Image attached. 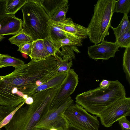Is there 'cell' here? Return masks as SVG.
Here are the masks:
<instances>
[{
  "label": "cell",
  "instance_id": "obj_1",
  "mask_svg": "<svg viewBox=\"0 0 130 130\" xmlns=\"http://www.w3.org/2000/svg\"><path fill=\"white\" fill-rule=\"evenodd\" d=\"M57 61L50 55L40 59H31L28 63L15 68L10 73L0 76L28 97L38 87L58 72Z\"/></svg>",
  "mask_w": 130,
  "mask_h": 130
},
{
  "label": "cell",
  "instance_id": "obj_2",
  "mask_svg": "<svg viewBox=\"0 0 130 130\" xmlns=\"http://www.w3.org/2000/svg\"><path fill=\"white\" fill-rule=\"evenodd\" d=\"M59 88L48 89L33 94V103L19 108L3 127L6 130H35L37 124L47 114Z\"/></svg>",
  "mask_w": 130,
  "mask_h": 130
},
{
  "label": "cell",
  "instance_id": "obj_3",
  "mask_svg": "<svg viewBox=\"0 0 130 130\" xmlns=\"http://www.w3.org/2000/svg\"><path fill=\"white\" fill-rule=\"evenodd\" d=\"M126 95L124 86L116 80L111 81L106 87H99L78 94L75 102L87 111L99 117L104 110Z\"/></svg>",
  "mask_w": 130,
  "mask_h": 130
},
{
  "label": "cell",
  "instance_id": "obj_4",
  "mask_svg": "<svg viewBox=\"0 0 130 130\" xmlns=\"http://www.w3.org/2000/svg\"><path fill=\"white\" fill-rule=\"evenodd\" d=\"M21 9L23 19L22 27L25 32L34 41L47 37L50 19L38 0H28Z\"/></svg>",
  "mask_w": 130,
  "mask_h": 130
},
{
  "label": "cell",
  "instance_id": "obj_5",
  "mask_svg": "<svg viewBox=\"0 0 130 130\" xmlns=\"http://www.w3.org/2000/svg\"><path fill=\"white\" fill-rule=\"evenodd\" d=\"M116 1L98 0L94 5V13L87 28L89 39L95 44L101 42L109 34Z\"/></svg>",
  "mask_w": 130,
  "mask_h": 130
},
{
  "label": "cell",
  "instance_id": "obj_6",
  "mask_svg": "<svg viewBox=\"0 0 130 130\" xmlns=\"http://www.w3.org/2000/svg\"><path fill=\"white\" fill-rule=\"evenodd\" d=\"M63 114L70 126L78 130H99L100 123L97 117L77 104L69 106Z\"/></svg>",
  "mask_w": 130,
  "mask_h": 130
},
{
  "label": "cell",
  "instance_id": "obj_7",
  "mask_svg": "<svg viewBox=\"0 0 130 130\" xmlns=\"http://www.w3.org/2000/svg\"><path fill=\"white\" fill-rule=\"evenodd\" d=\"M73 104V100L70 96L61 106L42 119L34 130H49L53 128L57 130H68L70 125L63 113L69 106Z\"/></svg>",
  "mask_w": 130,
  "mask_h": 130
},
{
  "label": "cell",
  "instance_id": "obj_8",
  "mask_svg": "<svg viewBox=\"0 0 130 130\" xmlns=\"http://www.w3.org/2000/svg\"><path fill=\"white\" fill-rule=\"evenodd\" d=\"M78 75L73 69L67 73L66 77L52 101L47 114L53 111L61 106L75 91L79 81Z\"/></svg>",
  "mask_w": 130,
  "mask_h": 130
},
{
  "label": "cell",
  "instance_id": "obj_9",
  "mask_svg": "<svg viewBox=\"0 0 130 130\" xmlns=\"http://www.w3.org/2000/svg\"><path fill=\"white\" fill-rule=\"evenodd\" d=\"M130 115V98L126 97L117 101L104 110L99 116L102 125L112 126L121 118Z\"/></svg>",
  "mask_w": 130,
  "mask_h": 130
},
{
  "label": "cell",
  "instance_id": "obj_10",
  "mask_svg": "<svg viewBox=\"0 0 130 130\" xmlns=\"http://www.w3.org/2000/svg\"><path fill=\"white\" fill-rule=\"evenodd\" d=\"M18 88L0 76V105L17 107L25 100L19 95Z\"/></svg>",
  "mask_w": 130,
  "mask_h": 130
},
{
  "label": "cell",
  "instance_id": "obj_11",
  "mask_svg": "<svg viewBox=\"0 0 130 130\" xmlns=\"http://www.w3.org/2000/svg\"><path fill=\"white\" fill-rule=\"evenodd\" d=\"M119 48L115 42L104 40L99 44L89 46L88 53L90 58L94 60H107L111 58L114 57L116 52L119 51Z\"/></svg>",
  "mask_w": 130,
  "mask_h": 130
},
{
  "label": "cell",
  "instance_id": "obj_12",
  "mask_svg": "<svg viewBox=\"0 0 130 130\" xmlns=\"http://www.w3.org/2000/svg\"><path fill=\"white\" fill-rule=\"evenodd\" d=\"M22 24V19L8 15L0 22V36L16 35L23 29Z\"/></svg>",
  "mask_w": 130,
  "mask_h": 130
},
{
  "label": "cell",
  "instance_id": "obj_13",
  "mask_svg": "<svg viewBox=\"0 0 130 130\" xmlns=\"http://www.w3.org/2000/svg\"><path fill=\"white\" fill-rule=\"evenodd\" d=\"M57 22L65 31L74 35L78 38L84 40L87 38L88 32L87 28L74 23L70 18Z\"/></svg>",
  "mask_w": 130,
  "mask_h": 130
},
{
  "label": "cell",
  "instance_id": "obj_14",
  "mask_svg": "<svg viewBox=\"0 0 130 130\" xmlns=\"http://www.w3.org/2000/svg\"><path fill=\"white\" fill-rule=\"evenodd\" d=\"M48 25V36L53 42L67 38L80 39L73 35L65 31L56 22L50 19Z\"/></svg>",
  "mask_w": 130,
  "mask_h": 130
},
{
  "label": "cell",
  "instance_id": "obj_15",
  "mask_svg": "<svg viewBox=\"0 0 130 130\" xmlns=\"http://www.w3.org/2000/svg\"><path fill=\"white\" fill-rule=\"evenodd\" d=\"M67 73L64 72H58L49 80L38 87L32 93L30 96L36 92L48 89L59 88L65 79Z\"/></svg>",
  "mask_w": 130,
  "mask_h": 130
},
{
  "label": "cell",
  "instance_id": "obj_16",
  "mask_svg": "<svg viewBox=\"0 0 130 130\" xmlns=\"http://www.w3.org/2000/svg\"><path fill=\"white\" fill-rule=\"evenodd\" d=\"M66 0H38L47 14L51 19L57 10Z\"/></svg>",
  "mask_w": 130,
  "mask_h": 130
},
{
  "label": "cell",
  "instance_id": "obj_17",
  "mask_svg": "<svg viewBox=\"0 0 130 130\" xmlns=\"http://www.w3.org/2000/svg\"><path fill=\"white\" fill-rule=\"evenodd\" d=\"M50 55L45 48L43 39L34 41L29 56L31 59H42Z\"/></svg>",
  "mask_w": 130,
  "mask_h": 130
},
{
  "label": "cell",
  "instance_id": "obj_18",
  "mask_svg": "<svg viewBox=\"0 0 130 130\" xmlns=\"http://www.w3.org/2000/svg\"><path fill=\"white\" fill-rule=\"evenodd\" d=\"M28 0H6L5 13L14 15L28 1Z\"/></svg>",
  "mask_w": 130,
  "mask_h": 130
},
{
  "label": "cell",
  "instance_id": "obj_19",
  "mask_svg": "<svg viewBox=\"0 0 130 130\" xmlns=\"http://www.w3.org/2000/svg\"><path fill=\"white\" fill-rule=\"evenodd\" d=\"M8 40L11 43L17 45L19 47L24 44L34 41L32 38L26 33L23 29L9 39Z\"/></svg>",
  "mask_w": 130,
  "mask_h": 130
},
{
  "label": "cell",
  "instance_id": "obj_20",
  "mask_svg": "<svg viewBox=\"0 0 130 130\" xmlns=\"http://www.w3.org/2000/svg\"><path fill=\"white\" fill-rule=\"evenodd\" d=\"M124 14L121 22L117 27L115 28L112 26L110 27L114 31L116 38L130 31V24L128 14L125 13Z\"/></svg>",
  "mask_w": 130,
  "mask_h": 130
},
{
  "label": "cell",
  "instance_id": "obj_21",
  "mask_svg": "<svg viewBox=\"0 0 130 130\" xmlns=\"http://www.w3.org/2000/svg\"><path fill=\"white\" fill-rule=\"evenodd\" d=\"M24 64L21 60L7 55H3L0 57V68L11 66L15 68Z\"/></svg>",
  "mask_w": 130,
  "mask_h": 130
},
{
  "label": "cell",
  "instance_id": "obj_22",
  "mask_svg": "<svg viewBox=\"0 0 130 130\" xmlns=\"http://www.w3.org/2000/svg\"><path fill=\"white\" fill-rule=\"evenodd\" d=\"M57 61L58 71L67 73L73 65L72 59L67 56H63L62 58L57 54L54 56Z\"/></svg>",
  "mask_w": 130,
  "mask_h": 130
},
{
  "label": "cell",
  "instance_id": "obj_23",
  "mask_svg": "<svg viewBox=\"0 0 130 130\" xmlns=\"http://www.w3.org/2000/svg\"><path fill=\"white\" fill-rule=\"evenodd\" d=\"M83 40L80 39H74L67 38L60 40L56 42H53L55 45L59 54L60 49L63 46L70 45L80 46L82 45V42Z\"/></svg>",
  "mask_w": 130,
  "mask_h": 130
},
{
  "label": "cell",
  "instance_id": "obj_24",
  "mask_svg": "<svg viewBox=\"0 0 130 130\" xmlns=\"http://www.w3.org/2000/svg\"><path fill=\"white\" fill-rule=\"evenodd\" d=\"M69 1L66 0L57 10L51 19L55 21H62L66 18L69 7Z\"/></svg>",
  "mask_w": 130,
  "mask_h": 130
},
{
  "label": "cell",
  "instance_id": "obj_25",
  "mask_svg": "<svg viewBox=\"0 0 130 130\" xmlns=\"http://www.w3.org/2000/svg\"><path fill=\"white\" fill-rule=\"evenodd\" d=\"M122 65L126 79L130 84V46L125 48L123 57Z\"/></svg>",
  "mask_w": 130,
  "mask_h": 130
},
{
  "label": "cell",
  "instance_id": "obj_26",
  "mask_svg": "<svg viewBox=\"0 0 130 130\" xmlns=\"http://www.w3.org/2000/svg\"><path fill=\"white\" fill-rule=\"evenodd\" d=\"M130 10V0H116L114 12L123 13L128 14Z\"/></svg>",
  "mask_w": 130,
  "mask_h": 130
},
{
  "label": "cell",
  "instance_id": "obj_27",
  "mask_svg": "<svg viewBox=\"0 0 130 130\" xmlns=\"http://www.w3.org/2000/svg\"><path fill=\"white\" fill-rule=\"evenodd\" d=\"M61 51H60L59 54L61 56H67L72 59H75L74 51L77 53H80V52L78 49L77 46H75L65 45L61 47Z\"/></svg>",
  "mask_w": 130,
  "mask_h": 130
},
{
  "label": "cell",
  "instance_id": "obj_28",
  "mask_svg": "<svg viewBox=\"0 0 130 130\" xmlns=\"http://www.w3.org/2000/svg\"><path fill=\"white\" fill-rule=\"evenodd\" d=\"M115 42L119 48H126L130 46V31L116 38Z\"/></svg>",
  "mask_w": 130,
  "mask_h": 130
},
{
  "label": "cell",
  "instance_id": "obj_29",
  "mask_svg": "<svg viewBox=\"0 0 130 130\" xmlns=\"http://www.w3.org/2000/svg\"><path fill=\"white\" fill-rule=\"evenodd\" d=\"M43 40L45 48L50 55L54 56L57 54V50L50 38L48 36Z\"/></svg>",
  "mask_w": 130,
  "mask_h": 130
},
{
  "label": "cell",
  "instance_id": "obj_30",
  "mask_svg": "<svg viewBox=\"0 0 130 130\" xmlns=\"http://www.w3.org/2000/svg\"><path fill=\"white\" fill-rule=\"evenodd\" d=\"M17 107H11L0 105V122Z\"/></svg>",
  "mask_w": 130,
  "mask_h": 130
},
{
  "label": "cell",
  "instance_id": "obj_31",
  "mask_svg": "<svg viewBox=\"0 0 130 130\" xmlns=\"http://www.w3.org/2000/svg\"><path fill=\"white\" fill-rule=\"evenodd\" d=\"M25 103V101L18 106L16 109L10 113L0 122V129L9 122L17 111L19 108L22 106Z\"/></svg>",
  "mask_w": 130,
  "mask_h": 130
},
{
  "label": "cell",
  "instance_id": "obj_32",
  "mask_svg": "<svg viewBox=\"0 0 130 130\" xmlns=\"http://www.w3.org/2000/svg\"><path fill=\"white\" fill-rule=\"evenodd\" d=\"M33 41L25 43L21 46L19 47L18 51L30 56L31 52Z\"/></svg>",
  "mask_w": 130,
  "mask_h": 130
},
{
  "label": "cell",
  "instance_id": "obj_33",
  "mask_svg": "<svg viewBox=\"0 0 130 130\" xmlns=\"http://www.w3.org/2000/svg\"><path fill=\"white\" fill-rule=\"evenodd\" d=\"M126 117L121 118L118 121L122 130H130V122Z\"/></svg>",
  "mask_w": 130,
  "mask_h": 130
},
{
  "label": "cell",
  "instance_id": "obj_34",
  "mask_svg": "<svg viewBox=\"0 0 130 130\" xmlns=\"http://www.w3.org/2000/svg\"><path fill=\"white\" fill-rule=\"evenodd\" d=\"M6 0H0V22L7 15L5 13Z\"/></svg>",
  "mask_w": 130,
  "mask_h": 130
},
{
  "label": "cell",
  "instance_id": "obj_35",
  "mask_svg": "<svg viewBox=\"0 0 130 130\" xmlns=\"http://www.w3.org/2000/svg\"><path fill=\"white\" fill-rule=\"evenodd\" d=\"M111 80H108L106 79H103L100 82L99 85L101 88H105L107 87L109 84Z\"/></svg>",
  "mask_w": 130,
  "mask_h": 130
},
{
  "label": "cell",
  "instance_id": "obj_36",
  "mask_svg": "<svg viewBox=\"0 0 130 130\" xmlns=\"http://www.w3.org/2000/svg\"><path fill=\"white\" fill-rule=\"evenodd\" d=\"M33 99L31 96L28 97L25 100V103L28 105L31 104L33 102Z\"/></svg>",
  "mask_w": 130,
  "mask_h": 130
},
{
  "label": "cell",
  "instance_id": "obj_37",
  "mask_svg": "<svg viewBox=\"0 0 130 130\" xmlns=\"http://www.w3.org/2000/svg\"><path fill=\"white\" fill-rule=\"evenodd\" d=\"M68 130H78L71 126H70Z\"/></svg>",
  "mask_w": 130,
  "mask_h": 130
},
{
  "label": "cell",
  "instance_id": "obj_38",
  "mask_svg": "<svg viewBox=\"0 0 130 130\" xmlns=\"http://www.w3.org/2000/svg\"><path fill=\"white\" fill-rule=\"evenodd\" d=\"M28 97V96L27 95L24 94L23 97V98L25 100Z\"/></svg>",
  "mask_w": 130,
  "mask_h": 130
},
{
  "label": "cell",
  "instance_id": "obj_39",
  "mask_svg": "<svg viewBox=\"0 0 130 130\" xmlns=\"http://www.w3.org/2000/svg\"><path fill=\"white\" fill-rule=\"evenodd\" d=\"M4 38V37L3 36H0V41L2 40L3 38Z\"/></svg>",
  "mask_w": 130,
  "mask_h": 130
},
{
  "label": "cell",
  "instance_id": "obj_40",
  "mask_svg": "<svg viewBox=\"0 0 130 130\" xmlns=\"http://www.w3.org/2000/svg\"><path fill=\"white\" fill-rule=\"evenodd\" d=\"M22 54H22V55L24 57L26 58V57H27L26 56H27V55L26 54H24L25 55H24V54H23V53H22Z\"/></svg>",
  "mask_w": 130,
  "mask_h": 130
},
{
  "label": "cell",
  "instance_id": "obj_41",
  "mask_svg": "<svg viewBox=\"0 0 130 130\" xmlns=\"http://www.w3.org/2000/svg\"><path fill=\"white\" fill-rule=\"evenodd\" d=\"M49 130H57V129L55 128H51Z\"/></svg>",
  "mask_w": 130,
  "mask_h": 130
},
{
  "label": "cell",
  "instance_id": "obj_42",
  "mask_svg": "<svg viewBox=\"0 0 130 130\" xmlns=\"http://www.w3.org/2000/svg\"><path fill=\"white\" fill-rule=\"evenodd\" d=\"M2 54H0V57L2 56Z\"/></svg>",
  "mask_w": 130,
  "mask_h": 130
},
{
  "label": "cell",
  "instance_id": "obj_43",
  "mask_svg": "<svg viewBox=\"0 0 130 130\" xmlns=\"http://www.w3.org/2000/svg\"><path fill=\"white\" fill-rule=\"evenodd\" d=\"M0 130H1V129H0Z\"/></svg>",
  "mask_w": 130,
  "mask_h": 130
}]
</instances>
